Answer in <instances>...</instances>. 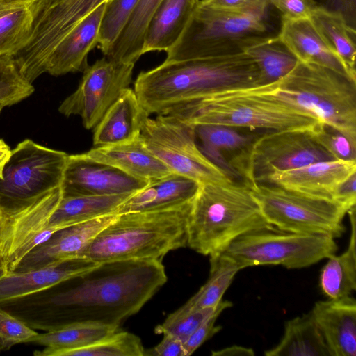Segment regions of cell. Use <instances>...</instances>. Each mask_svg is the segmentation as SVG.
Listing matches in <instances>:
<instances>
[{"instance_id": "obj_29", "label": "cell", "mask_w": 356, "mask_h": 356, "mask_svg": "<svg viewBox=\"0 0 356 356\" xmlns=\"http://www.w3.org/2000/svg\"><path fill=\"white\" fill-rule=\"evenodd\" d=\"M266 356H331L309 312L287 321L280 342L264 352Z\"/></svg>"}, {"instance_id": "obj_38", "label": "cell", "mask_w": 356, "mask_h": 356, "mask_svg": "<svg viewBox=\"0 0 356 356\" xmlns=\"http://www.w3.org/2000/svg\"><path fill=\"white\" fill-rule=\"evenodd\" d=\"M139 0H107L102 14L98 45L104 55L127 24Z\"/></svg>"}, {"instance_id": "obj_3", "label": "cell", "mask_w": 356, "mask_h": 356, "mask_svg": "<svg viewBox=\"0 0 356 356\" xmlns=\"http://www.w3.org/2000/svg\"><path fill=\"white\" fill-rule=\"evenodd\" d=\"M277 229L264 217L243 182L200 184L186 222V246L203 255L220 254L236 238Z\"/></svg>"}, {"instance_id": "obj_32", "label": "cell", "mask_w": 356, "mask_h": 356, "mask_svg": "<svg viewBox=\"0 0 356 356\" xmlns=\"http://www.w3.org/2000/svg\"><path fill=\"white\" fill-rule=\"evenodd\" d=\"M309 17L342 63L349 78L356 81V29L350 27L341 15L317 7Z\"/></svg>"}, {"instance_id": "obj_6", "label": "cell", "mask_w": 356, "mask_h": 356, "mask_svg": "<svg viewBox=\"0 0 356 356\" xmlns=\"http://www.w3.org/2000/svg\"><path fill=\"white\" fill-rule=\"evenodd\" d=\"M168 115L193 126L216 124L250 131L312 132L321 123L303 110L252 88L190 103Z\"/></svg>"}, {"instance_id": "obj_14", "label": "cell", "mask_w": 356, "mask_h": 356, "mask_svg": "<svg viewBox=\"0 0 356 356\" xmlns=\"http://www.w3.org/2000/svg\"><path fill=\"white\" fill-rule=\"evenodd\" d=\"M134 65L104 56L88 65L77 89L63 101L58 111L67 117L79 115L86 129H94L122 91L129 88Z\"/></svg>"}, {"instance_id": "obj_22", "label": "cell", "mask_w": 356, "mask_h": 356, "mask_svg": "<svg viewBox=\"0 0 356 356\" xmlns=\"http://www.w3.org/2000/svg\"><path fill=\"white\" fill-rule=\"evenodd\" d=\"M200 184L184 175L172 172L149 181L131 195L118 209L117 214L138 211H160L191 202Z\"/></svg>"}, {"instance_id": "obj_19", "label": "cell", "mask_w": 356, "mask_h": 356, "mask_svg": "<svg viewBox=\"0 0 356 356\" xmlns=\"http://www.w3.org/2000/svg\"><path fill=\"white\" fill-rule=\"evenodd\" d=\"M97 264L86 257H78L27 270L6 273L0 277V304L52 289Z\"/></svg>"}, {"instance_id": "obj_35", "label": "cell", "mask_w": 356, "mask_h": 356, "mask_svg": "<svg viewBox=\"0 0 356 356\" xmlns=\"http://www.w3.org/2000/svg\"><path fill=\"white\" fill-rule=\"evenodd\" d=\"M247 54L256 64L259 85L272 83L290 72L298 60L278 35H272L250 47Z\"/></svg>"}, {"instance_id": "obj_26", "label": "cell", "mask_w": 356, "mask_h": 356, "mask_svg": "<svg viewBox=\"0 0 356 356\" xmlns=\"http://www.w3.org/2000/svg\"><path fill=\"white\" fill-rule=\"evenodd\" d=\"M277 35L299 62L327 67L348 76L342 63L323 39L310 17L282 18Z\"/></svg>"}, {"instance_id": "obj_17", "label": "cell", "mask_w": 356, "mask_h": 356, "mask_svg": "<svg viewBox=\"0 0 356 356\" xmlns=\"http://www.w3.org/2000/svg\"><path fill=\"white\" fill-rule=\"evenodd\" d=\"M118 216L113 213L73 224L56 232L30 252L15 270L23 271L78 257L94 238Z\"/></svg>"}, {"instance_id": "obj_41", "label": "cell", "mask_w": 356, "mask_h": 356, "mask_svg": "<svg viewBox=\"0 0 356 356\" xmlns=\"http://www.w3.org/2000/svg\"><path fill=\"white\" fill-rule=\"evenodd\" d=\"M310 134L335 160L356 161V144L335 128L321 122Z\"/></svg>"}, {"instance_id": "obj_31", "label": "cell", "mask_w": 356, "mask_h": 356, "mask_svg": "<svg viewBox=\"0 0 356 356\" xmlns=\"http://www.w3.org/2000/svg\"><path fill=\"white\" fill-rule=\"evenodd\" d=\"M133 193L111 195H63L51 215L49 225L67 226L117 213L119 207Z\"/></svg>"}, {"instance_id": "obj_1", "label": "cell", "mask_w": 356, "mask_h": 356, "mask_svg": "<svg viewBox=\"0 0 356 356\" xmlns=\"http://www.w3.org/2000/svg\"><path fill=\"white\" fill-rule=\"evenodd\" d=\"M161 260L97 263L55 286L47 300L51 316L46 330L90 324L120 327L166 282Z\"/></svg>"}, {"instance_id": "obj_43", "label": "cell", "mask_w": 356, "mask_h": 356, "mask_svg": "<svg viewBox=\"0 0 356 356\" xmlns=\"http://www.w3.org/2000/svg\"><path fill=\"white\" fill-rule=\"evenodd\" d=\"M232 306L229 300H221L218 305L214 312L207 318L195 331L189 337L184 343L187 355H192L204 342L210 339L213 335L218 332L221 326L216 325L215 323L219 315L227 308Z\"/></svg>"}, {"instance_id": "obj_23", "label": "cell", "mask_w": 356, "mask_h": 356, "mask_svg": "<svg viewBox=\"0 0 356 356\" xmlns=\"http://www.w3.org/2000/svg\"><path fill=\"white\" fill-rule=\"evenodd\" d=\"M193 127L201 152L231 180L238 181L233 165L250 149L260 134L254 131L242 132L236 128L216 124Z\"/></svg>"}, {"instance_id": "obj_25", "label": "cell", "mask_w": 356, "mask_h": 356, "mask_svg": "<svg viewBox=\"0 0 356 356\" xmlns=\"http://www.w3.org/2000/svg\"><path fill=\"white\" fill-rule=\"evenodd\" d=\"M147 116L149 115L142 108L134 89L126 88L94 128V146L136 139L140 136L142 123Z\"/></svg>"}, {"instance_id": "obj_42", "label": "cell", "mask_w": 356, "mask_h": 356, "mask_svg": "<svg viewBox=\"0 0 356 356\" xmlns=\"http://www.w3.org/2000/svg\"><path fill=\"white\" fill-rule=\"evenodd\" d=\"M38 333L0 305V352L7 351L19 343H28Z\"/></svg>"}, {"instance_id": "obj_18", "label": "cell", "mask_w": 356, "mask_h": 356, "mask_svg": "<svg viewBox=\"0 0 356 356\" xmlns=\"http://www.w3.org/2000/svg\"><path fill=\"white\" fill-rule=\"evenodd\" d=\"M356 172V161L329 160L275 171L263 181L300 193L332 200L343 180Z\"/></svg>"}, {"instance_id": "obj_7", "label": "cell", "mask_w": 356, "mask_h": 356, "mask_svg": "<svg viewBox=\"0 0 356 356\" xmlns=\"http://www.w3.org/2000/svg\"><path fill=\"white\" fill-rule=\"evenodd\" d=\"M272 36L264 19L199 3L165 60H183L244 54Z\"/></svg>"}, {"instance_id": "obj_30", "label": "cell", "mask_w": 356, "mask_h": 356, "mask_svg": "<svg viewBox=\"0 0 356 356\" xmlns=\"http://www.w3.org/2000/svg\"><path fill=\"white\" fill-rule=\"evenodd\" d=\"M111 325L75 324L47 330L36 334L28 343H34L45 348L35 351L38 356H64L70 350L89 346L118 330Z\"/></svg>"}, {"instance_id": "obj_2", "label": "cell", "mask_w": 356, "mask_h": 356, "mask_svg": "<svg viewBox=\"0 0 356 356\" xmlns=\"http://www.w3.org/2000/svg\"><path fill=\"white\" fill-rule=\"evenodd\" d=\"M259 73L245 53L213 58L164 60L141 72L134 90L149 115H166L182 106L259 85Z\"/></svg>"}, {"instance_id": "obj_45", "label": "cell", "mask_w": 356, "mask_h": 356, "mask_svg": "<svg viewBox=\"0 0 356 356\" xmlns=\"http://www.w3.org/2000/svg\"><path fill=\"white\" fill-rule=\"evenodd\" d=\"M281 13L282 19L309 17L316 8L313 0H266Z\"/></svg>"}, {"instance_id": "obj_9", "label": "cell", "mask_w": 356, "mask_h": 356, "mask_svg": "<svg viewBox=\"0 0 356 356\" xmlns=\"http://www.w3.org/2000/svg\"><path fill=\"white\" fill-rule=\"evenodd\" d=\"M335 238L266 229L241 236L222 254L241 269L259 265H280L288 269L309 267L336 253Z\"/></svg>"}, {"instance_id": "obj_15", "label": "cell", "mask_w": 356, "mask_h": 356, "mask_svg": "<svg viewBox=\"0 0 356 356\" xmlns=\"http://www.w3.org/2000/svg\"><path fill=\"white\" fill-rule=\"evenodd\" d=\"M335 160L310 132L298 130L261 133L250 147V166L257 183L270 173L314 162Z\"/></svg>"}, {"instance_id": "obj_11", "label": "cell", "mask_w": 356, "mask_h": 356, "mask_svg": "<svg viewBox=\"0 0 356 356\" xmlns=\"http://www.w3.org/2000/svg\"><path fill=\"white\" fill-rule=\"evenodd\" d=\"M67 156L30 139L19 143L0 179V208L24 204L60 186Z\"/></svg>"}, {"instance_id": "obj_48", "label": "cell", "mask_w": 356, "mask_h": 356, "mask_svg": "<svg viewBox=\"0 0 356 356\" xmlns=\"http://www.w3.org/2000/svg\"><path fill=\"white\" fill-rule=\"evenodd\" d=\"M332 200L348 210L356 205V172L339 184L332 195Z\"/></svg>"}, {"instance_id": "obj_8", "label": "cell", "mask_w": 356, "mask_h": 356, "mask_svg": "<svg viewBox=\"0 0 356 356\" xmlns=\"http://www.w3.org/2000/svg\"><path fill=\"white\" fill-rule=\"evenodd\" d=\"M261 211L282 232L341 237L348 209L331 199L300 193L273 184L257 183L251 188Z\"/></svg>"}, {"instance_id": "obj_16", "label": "cell", "mask_w": 356, "mask_h": 356, "mask_svg": "<svg viewBox=\"0 0 356 356\" xmlns=\"http://www.w3.org/2000/svg\"><path fill=\"white\" fill-rule=\"evenodd\" d=\"M148 182L83 153L68 155L61 188L63 195H111L134 193Z\"/></svg>"}, {"instance_id": "obj_20", "label": "cell", "mask_w": 356, "mask_h": 356, "mask_svg": "<svg viewBox=\"0 0 356 356\" xmlns=\"http://www.w3.org/2000/svg\"><path fill=\"white\" fill-rule=\"evenodd\" d=\"M331 356H356V301L351 296L316 302L310 311Z\"/></svg>"}, {"instance_id": "obj_50", "label": "cell", "mask_w": 356, "mask_h": 356, "mask_svg": "<svg viewBox=\"0 0 356 356\" xmlns=\"http://www.w3.org/2000/svg\"><path fill=\"white\" fill-rule=\"evenodd\" d=\"M11 154V149L6 143L0 139V179L3 178V170Z\"/></svg>"}, {"instance_id": "obj_46", "label": "cell", "mask_w": 356, "mask_h": 356, "mask_svg": "<svg viewBox=\"0 0 356 356\" xmlns=\"http://www.w3.org/2000/svg\"><path fill=\"white\" fill-rule=\"evenodd\" d=\"M316 6L337 13L346 23L356 29V0H313Z\"/></svg>"}, {"instance_id": "obj_40", "label": "cell", "mask_w": 356, "mask_h": 356, "mask_svg": "<svg viewBox=\"0 0 356 356\" xmlns=\"http://www.w3.org/2000/svg\"><path fill=\"white\" fill-rule=\"evenodd\" d=\"M217 306L190 311L178 309L158 325L155 331L159 334H172L185 343L200 324L214 312Z\"/></svg>"}, {"instance_id": "obj_21", "label": "cell", "mask_w": 356, "mask_h": 356, "mask_svg": "<svg viewBox=\"0 0 356 356\" xmlns=\"http://www.w3.org/2000/svg\"><path fill=\"white\" fill-rule=\"evenodd\" d=\"M105 4L84 17L58 42L48 60L46 73L60 76L86 69L89 52L98 44Z\"/></svg>"}, {"instance_id": "obj_5", "label": "cell", "mask_w": 356, "mask_h": 356, "mask_svg": "<svg viewBox=\"0 0 356 356\" xmlns=\"http://www.w3.org/2000/svg\"><path fill=\"white\" fill-rule=\"evenodd\" d=\"M252 89L303 110L356 144V81L346 75L298 61L280 79Z\"/></svg>"}, {"instance_id": "obj_10", "label": "cell", "mask_w": 356, "mask_h": 356, "mask_svg": "<svg viewBox=\"0 0 356 356\" xmlns=\"http://www.w3.org/2000/svg\"><path fill=\"white\" fill-rule=\"evenodd\" d=\"M140 136L147 147L172 172L199 184L232 181L201 152L193 126L176 116L145 117Z\"/></svg>"}, {"instance_id": "obj_4", "label": "cell", "mask_w": 356, "mask_h": 356, "mask_svg": "<svg viewBox=\"0 0 356 356\" xmlns=\"http://www.w3.org/2000/svg\"><path fill=\"white\" fill-rule=\"evenodd\" d=\"M191 202L165 210L118 214L89 243L83 256L95 263L162 261L168 252L186 246Z\"/></svg>"}, {"instance_id": "obj_51", "label": "cell", "mask_w": 356, "mask_h": 356, "mask_svg": "<svg viewBox=\"0 0 356 356\" xmlns=\"http://www.w3.org/2000/svg\"><path fill=\"white\" fill-rule=\"evenodd\" d=\"M4 220H5V212L1 208H0V236L1 234L2 229L4 225Z\"/></svg>"}, {"instance_id": "obj_39", "label": "cell", "mask_w": 356, "mask_h": 356, "mask_svg": "<svg viewBox=\"0 0 356 356\" xmlns=\"http://www.w3.org/2000/svg\"><path fill=\"white\" fill-rule=\"evenodd\" d=\"M35 90L19 72L13 55L0 56V104L9 106L31 95Z\"/></svg>"}, {"instance_id": "obj_34", "label": "cell", "mask_w": 356, "mask_h": 356, "mask_svg": "<svg viewBox=\"0 0 356 356\" xmlns=\"http://www.w3.org/2000/svg\"><path fill=\"white\" fill-rule=\"evenodd\" d=\"M161 1L139 0L124 29L104 56L113 61L135 64L143 55L146 29Z\"/></svg>"}, {"instance_id": "obj_47", "label": "cell", "mask_w": 356, "mask_h": 356, "mask_svg": "<svg viewBox=\"0 0 356 356\" xmlns=\"http://www.w3.org/2000/svg\"><path fill=\"white\" fill-rule=\"evenodd\" d=\"M143 356H188L184 343L175 336L165 333L154 347L144 350Z\"/></svg>"}, {"instance_id": "obj_36", "label": "cell", "mask_w": 356, "mask_h": 356, "mask_svg": "<svg viewBox=\"0 0 356 356\" xmlns=\"http://www.w3.org/2000/svg\"><path fill=\"white\" fill-rule=\"evenodd\" d=\"M209 261L208 280L179 308V310L190 311L217 306L236 273L241 270L234 260L222 253L209 256Z\"/></svg>"}, {"instance_id": "obj_27", "label": "cell", "mask_w": 356, "mask_h": 356, "mask_svg": "<svg viewBox=\"0 0 356 356\" xmlns=\"http://www.w3.org/2000/svg\"><path fill=\"white\" fill-rule=\"evenodd\" d=\"M200 0H162L146 29L143 55L167 51L178 40Z\"/></svg>"}, {"instance_id": "obj_24", "label": "cell", "mask_w": 356, "mask_h": 356, "mask_svg": "<svg viewBox=\"0 0 356 356\" xmlns=\"http://www.w3.org/2000/svg\"><path fill=\"white\" fill-rule=\"evenodd\" d=\"M83 154L90 159L111 165L134 177L147 181L172 172L147 147L141 136L123 143L97 146Z\"/></svg>"}, {"instance_id": "obj_49", "label": "cell", "mask_w": 356, "mask_h": 356, "mask_svg": "<svg viewBox=\"0 0 356 356\" xmlns=\"http://www.w3.org/2000/svg\"><path fill=\"white\" fill-rule=\"evenodd\" d=\"M211 355L213 356H253L254 352L251 348L232 345L218 350L212 351Z\"/></svg>"}, {"instance_id": "obj_53", "label": "cell", "mask_w": 356, "mask_h": 356, "mask_svg": "<svg viewBox=\"0 0 356 356\" xmlns=\"http://www.w3.org/2000/svg\"><path fill=\"white\" fill-rule=\"evenodd\" d=\"M8 0H0V8L3 6Z\"/></svg>"}, {"instance_id": "obj_28", "label": "cell", "mask_w": 356, "mask_h": 356, "mask_svg": "<svg viewBox=\"0 0 356 356\" xmlns=\"http://www.w3.org/2000/svg\"><path fill=\"white\" fill-rule=\"evenodd\" d=\"M356 209L355 206L347 212L351 234L346 251L327 258L321 270L319 286L323 293L330 299L350 296L356 289Z\"/></svg>"}, {"instance_id": "obj_12", "label": "cell", "mask_w": 356, "mask_h": 356, "mask_svg": "<svg viewBox=\"0 0 356 356\" xmlns=\"http://www.w3.org/2000/svg\"><path fill=\"white\" fill-rule=\"evenodd\" d=\"M107 0H40L26 44L13 55L29 82L46 73L48 60L58 42L84 17Z\"/></svg>"}, {"instance_id": "obj_33", "label": "cell", "mask_w": 356, "mask_h": 356, "mask_svg": "<svg viewBox=\"0 0 356 356\" xmlns=\"http://www.w3.org/2000/svg\"><path fill=\"white\" fill-rule=\"evenodd\" d=\"M40 0H8L0 8V56L15 54L27 42Z\"/></svg>"}, {"instance_id": "obj_44", "label": "cell", "mask_w": 356, "mask_h": 356, "mask_svg": "<svg viewBox=\"0 0 356 356\" xmlns=\"http://www.w3.org/2000/svg\"><path fill=\"white\" fill-rule=\"evenodd\" d=\"M211 8L263 18L269 6L266 0H200Z\"/></svg>"}, {"instance_id": "obj_37", "label": "cell", "mask_w": 356, "mask_h": 356, "mask_svg": "<svg viewBox=\"0 0 356 356\" xmlns=\"http://www.w3.org/2000/svg\"><path fill=\"white\" fill-rule=\"evenodd\" d=\"M144 350L138 336L117 330L89 346L68 351L64 356H143Z\"/></svg>"}, {"instance_id": "obj_52", "label": "cell", "mask_w": 356, "mask_h": 356, "mask_svg": "<svg viewBox=\"0 0 356 356\" xmlns=\"http://www.w3.org/2000/svg\"><path fill=\"white\" fill-rule=\"evenodd\" d=\"M6 272L2 265L0 263V277H2L4 274H6Z\"/></svg>"}, {"instance_id": "obj_13", "label": "cell", "mask_w": 356, "mask_h": 356, "mask_svg": "<svg viewBox=\"0 0 356 356\" xmlns=\"http://www.w3.org/2000/svg\"><path fill=\"white\" fill-rule=\"evenodd\" d=\"M62 196L60 186L24 204L3 209L0 263L6 273L15 271L30 252L60 229L49 222Z\"/></svg>"}]
</instances>
